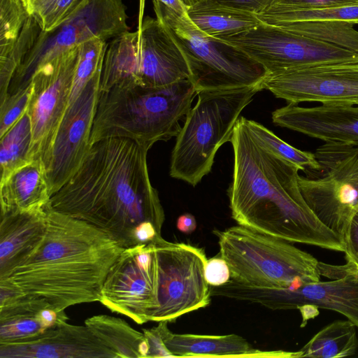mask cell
I'll list each match as a JSON object with an SVG mask.
<instances>
[{"mask_svg":"<svg viewBox=\"0 0 358 358\" xmlns=\"http://www.w3.org/2000/svg\"><path fill=\"white\" fill-rule=\"evenodd\" d=\"M150 148L125 138L96 141L49 206L108 232L124 248L136 245L135 232L143 222L161 233L165 214L149 176Z\"/></svg>","mask_w":358,"mask_h":358,"instance_id":"1","label":"cell"},{"mask_svg":"<svg viewBox=\"0 0 358 358\" xmlns=\"http://www.w3.org/2000/svg\"><path fill=\"white\" fill-rule=\"evenodd\" d=\"M240 117L229 141L234 152L228 189L232 218L263 234L345 252L342 239L316 217L301 194L299 169L265 148Z\"/></svg>","mask_w":358,"mask_h":358,"instance_id":"2","label":"cell"},{"mask_svg":"<svg viewBox=\"0 0 358 358\" xmlns=\"http://www.w3.org/2000/svg\"><path fill=\"white\" fill-rule=\"evenodd\" d=\"M37 250L0 282L45 299L58 310L100 301L107 275L124 250L110 234L48 204Z\"/></svg>","mask_w":358,"mask_h":358,"instance_id":"3","label":"cell"},{"mask_svg":"<svg viewBox=\"0 0 358 358\" xmlns=\"http://www.w3.org/2000/svg\"><path fill=\"white\" fill-rule=\"evenodd\" d=\"M197 92L189 80L158 87H114L99 92L91 145L125 138L152 146L177 136Z\"/></svg>","mask_w":358,"mask_h":358,"instance_id":"4","label":"cell"},{"mask_svg":"<svg viewBox=\"0 0 358 358\" xmlns=\"http://www.w3.org/2000/svg\"><path fill=\"white\" fill-rule=\"evenodd\" d=\"M355 25L294 22L258 26L220 39L244 51L268 74L329 64L358 62Z\"/></svg>","mask_w":358,"mask_h":358,"instance_id":"5","label":"cell"},{"mask_svg":"<svg viewBox=\"0 0 358 358\" xmlns=\"http://www.w3.org/2000/svg\"><path fill=\"white\" fill-rule=\"evenodd\" d=\"M258 86L203 90L187 114L171 152L169 175L196 186L208 174L218 149L229 141Z\"/></svg>","mask_w":358,"mask_h":358,"instance_id":"6","label":"cell"},{"mask_svg":"<svg viewBox=\"0 0 358 358\" xmlns=\"http://www.w3.org/2000/svg\"><path fill=\"white\" fill-rule=\"evenodd\" d=\"M220 255L240 283L289 287L320 280L319 261L290 242L238 224L215 230Z\"/></svg>","mask_w":358,"mask_h":358,"instance_id":"7","label":"cell"},{"mask_svg":"<svg viewBox=\"0 0 358 358\" xmlns=\"http://www.w3.org/2000/svg\"><path fill=\"white\" fill-rule=\"evenodd\" d=\"M156 18L178 45L189 66V80L197 93L203 90L254 87L268 73L240 48L206 35L189 20L152 0ZM261 88V87H260Z\"/></svg>","mask_w":358,"mask_h":358,"instance_id":"8","label":"cell"},{"mask_svg":"<svg viewBox=\"0 0 358 358\" xmlns=\"http://www.w3.org/2000/svg\"><path fill=\"white\" fill-rule=\"evenodd\" d=\"M314 154L317 176H299V187L316 217L343 242L358 211V143H325Z\"/></svg>","mask_w":358,"mask_h":358,"instance_id":"9","label":"cell"},{"mask_svg":"<svg viewBox=\"0 0 358 358\" xmlns=\"http://www.w3.org/2000/svg\"><path fill=\"white\" fill-rule=\"evenodd\" d=\"M127 19L122 0H85L55 30H41L12 78L8 94L28 87L36 70L62 52L94 38L106 41L129 31Z\"/></svg>","mask_w":358,"mask_h":358,"instance_id":"10","label":"cell"},{"mask_svg":"<svg viewBox=\"0 0 358 358\" xmlns=\"http://www.w3.org/2000/svg\"><path fill=\"white\" fill-rule=\"evenodd\" d=\"M158 263V308L153 322L173 321L210 302L203 249L162 237L154 241Z\"/></svg>","mask_w":358,"mask_h":358,"instance_id":"11","label":"cell"},{"mask_svg":"<svg viewBox=\"0 0 358 358\" xmlns=\"http://www.w3.org/2000/svg\"><path fill=\"white\" fill-rule=\"evenodd\" d=\"M158 263L154 241L120 253L104 282L99 302L138 324L152 320L158 308Z\"/></svg>","mask_w":358,"mask_h":358,"instance_id":"12","label":"cell"},{"mask_svg":"<svg viewBox=\"0 0 358 358\" xmlns=\"http://www.w3.org/2000/svg\"><path fill=\"white\" fill-rule=\"evenodd\" d=\"M210 291L213 296L257 303L271 310L299 309L304 305L331 310L358 328V278L352 275L289 287H255L231 279Z\"/></svg>","mask_w":358,"mask_h":358,"instance_id":"13","label":"cell"},{"mask_svg":"<svg viewBox=\"0 0 358 358\" xmlns=\"http://www.w3.org/2000/svg\"><path fill=\"white\" fill-rule=\"evenodd\" d=\"M79 46L41 65L31 78L32 94L27 111L33 133L32 159L45 157L69 105Z\"/></svg>","mask_w":358,"mask_h":358,"instance_id":"14","label":"cell"},{"mask_svg":"<svg viewBox=\"0 0 358 358\" xmlns=\"http://www.w3.org/2000/svg\"><path fill=\"white\" fill-rule=\"evenodd\" d=\"M260 87L287 103L358 105V62L323 64L268 74Z\"/></svg>","mask_w":358,"mask_h":358,"instance_id":"15","label":"cell"},{"mask_svg":"<svg viewBox=\"0 0 358 358\" xmlns=\"http://www.w3.org/2000/svg\"><path fill=\"white\" fill-rule=\"evenodd\" d=\"M101 73L95 76L77 99L69 105L50 148L42 159L50 196L73 176L90 148Z\"/></svg>","mask_w":358,"mask_h":358,"instance_id":"16","label":"cell"},{"mask_svg":"<svg viewBox=\"0 0 358 358\" xmlns=\"http://www.w3.org/2000/svg\"><path fill=\"white\" fill-rule=\"evenodd\" d=\"M141 6L137 85L158 87L189 79L190 71L181 50L157 18H142Z\"/></svg>","mask_w":358,"mask_h":358,"instance_id":"17","label":"cell"},{"mask_svg":"<svg viewBox=\"0 0 358 358\" xmlns=\"http://www.w3.org/2000/svg\"><path fill=\"white\" fill-rule=\"evenodd\" d=\"M116 358L84 326L63 323L29 339L0 343V358Z\"/></svg>","mask_w":358,"mask_h":358,"instance_id":"18","label":"cell"},{"mask_svg":"<svg viewBox=\"0 0 358 358\" xmlns=\"http://www.w3.org/2000/svg\"><path fill=\"white\" fill-rule=\"evenodd\" d=\"M272 121L325 143H358V105L306 108L287 103L272 113Z\"/></svg>","mask_w":358,"mask_h":358,"instance_id":"19","label":"cell"},{"mask_svg":"<svg viewBox=\"0 0 358 358\" xmlns=\"http://www.w3.org/2000/svg\"><path fill=\"white\" fill-rule=\"evenodd\" d=\"M46 229L45 208L0 214V279L6 278L37 250Z\"/></svg>","mask_w":358,"mask_h":358,"instance_id":"20","label":"cell"},{"mask_svg":"<svg viewBox=\"0 0 358 358\" xmlns=\"http://www.w3.org/2000/svg\"><path fill=\"white\" fill-rule=\"evenodd\" d=\"M163 322L164 343L174 357H250L296 358L299 351H263L254 348L245 338L236 334L222 336L173 334Z\"/></svg>","mask_w":358,"mask_h":358,"instance_id":"21","label":"cell"},{"mask_svg":"<svg viewBox=\"0 0 358 358\" xmlns=\"http://www.w3.org/2000/svg\"><path fill=\"white\" fill-rule=\"evenodd\" d=\"M45 299L0 282V343L38 336L52 328Z\"/></svg>","mask_w":358,"mask_h":358,"instance_id":"22","label":"cell"},{"mask_svg":"<svg viewBox=\"0 0 358 358\" xmlns=\"http://www.w3.org/2000/svg\"><path fill=\"white\" fill-rule=\"evenodd\" d=\"M44 164L33 159L0 182V214L44 208L50 199Z\"/></svg>","mask_w":358,"mask_h":358,"instance_id":"23","label":"cell"},{"mask_svg":"<svg viewBox=\"0 0 358 358\" xmlns=\"http://www.w3.org/2000/svg\"><path fill=\"white\" fill-rule=\"evenodd\" d=\"M186 14L199 30L217 38L245 32L262 23L255 14L222 5L216 0H200L187 8Z\"/></svg>","mask_w":358,"mask_h":358,"instance_id":"24","label":"cell"},{"mask_svg":"<svg viewBox=\"0 0 358 358\" xmlns=\"http://www.w3.org/2000/svg\"><path fill=\"white\" fill-rule=\"evenodd\" d=\"M107 45L100 77L99 92L114 87L137 85L139 32L127 31Z\"/></svg>","mask_w":358,"mask_h":358,"instance_id":"25","label":"cell"},{"mask_svg":"<svg viewBox=\"0 0 358 358\" xmlns=\"http://www.w3.org/2000/svg\"><path fill=\"white\" fill-rule=\"evenodd\" d=\"M85 325L116 358H148V345L143 332L134 329L125 320L96 315L87 318Z\"/></svg>","mask_w":358,"mask_h":358,"instance_id":"26","label":"cell"},{"mask_svg":"<svg viewBox=\"0 0 358 358\" xmlns=\"http://www.w3.org/2000/svg\"><path fill=\"white\" fill-rule=\"evenodd\" d=\"M356 327L348 319L327 324L299 350L301 357L341 358L354 355L358 348Z\"/></svg>","mask_w":358,"mask_h":358,"instance_id":"27","label":"cell"},{"mask_svg":"<svg viewBox=\"0 0 358 358\" xmlns=\"http://www.w3.org/2000/svg\"><path fill=\"white\" fill-rule=\"evenodd\" d=\"M1 181L31 160L33 141L31 122L27 109L0 137Z\"/></svg>","mask_w":358,"mask_h":358,"instance_id":"28","label":"cell"},{"mask_svg":"<svg viewBox=\"0 0 358 358\" xmlns=\"http://www.w3.org/2000/svg\"><path fill=\"white\" fill-rule=\"evenodd\" d=\"M256 15L262 22L268 24L294 22H329L355 25L358 24V3L312 10H264Z\"/></svg>","mask_w":358,"mask_h":358,"instance_id":"29","label":"cell"},{"mask_svg":"<svg viewBox=\"0 0 358 358\" xmlns=\"http://www.w3.org/2000/svg\"><path fill=\"white\" fill-rule=\"evenodd\" d=\"M41 31L38 21L30 15L16 42L5 55L0 57V102L7 96L12 78L34 45Z\"/></svg>","mask_w":358,"mask_h":358,"instance_id":"30","label":"cell"},{"mask_svg":"<svg viewBox=\"0 0 358 358\" xmlns=\"http://www.w3.org/2000/svg\"><path fill=\"white\" fill-rule=\"evenodd\" d=\"M252 135L268 151L294 164L300 171L318 170L320 166L314 153L297 149L277 136L262 124L245 118Z\"/></svg>","mask_w":358,"mask_h":358,"instance_id":"31","label":"cell"},{"mask_svg":"<svg viewBox=\"0 0 358 358\" xmlns=\"http://www.w3.org/2000/svg\"><path fill=\"white\" fill-rule=\"evenodd\" d=\"M107 45L106 41L94 38L79 46L69 104L77 99L87 84L101 72Z\"/></svg>","mask_w":358,"mask_h":358,"instance_id":"32","label":"cell"},{"mask_svg":"<svg viewBox=\"0 0 358 358\" xmlns=\"http://www.w3.org/2000/svg\"><path fill=\"white\" fill-rule=\"evenodd\" d=\"M29 16L22 0H0V57L16 42Z\"/></svg>","mask_w":358,"mask_h":358,"instance_id":"33","label":"cell"},{"mask_svg":"<svg viewBox=\"0 0 358 358\" xmlns=\"http://www.w3.org/2000/svg\"><path fill=\"white\" fill-rule=\"evenodd\" d=\"M32 94V85L14 94H8L0 102V137L3 136L24 114Z\"/></svg>","mask_w":358,"mask_h":358,"instance_id":"34","label":"cell"},{"mask_svg":"<svg viewBox=\"0 0 358 358\" xmlns=\"http://www.w3.org/2000/svg\"><path fill=\"white\" fill-rule=\"evenodd\" d=\"M85 0H55L38 18L41 29L50 32L62 24L80 6Z\"/></svg>","mask_w":358,"mask_h":358,"instance_id":"35","label":"cell"},{"mask_svg":"<svg viewBox=\"0 0 358 358\" xmlns=\"http://www.w3.org/2000/svg\"><path fill=\"white\" fill-rule=\"evenodd\" d=\"M358 3V0H274L264 10H312Z\"/></svg>","mask_w":358,"mask_h":358,"instance_id":"36","label":"cell"},{"mask_svg":"<svg viewBox=\"0 0 358 358\" xmlns=\"http://www.w3.org/2000/svg\"><path fill=\"white\" fill-rule=\"evenodd\" d=\"M204 276L210 286L219 287L231 280V271L224 259L221 256L214 257L206 260Z\"/></svg>","mask_w":358,"mask_h":358,"instance_id":"37","label":"cell"},{"mask_svg":"<svg viewBox=\"0 0 358 358\" xmlns=\"http://www.w3.org/2000/svg\"><path fill=\"white\" fill-rule=\"evenodd\" d=\"M155 327L143 329L148 345V357H174L166 346L163 338V322Z\"/></svg>","mask_w":358,"mask_h":358,"instance_id":"38","label":"cell"},{"mask_svg":"<svg viewBox=\"0 0 358 358\" xmlns=\"http://www.w3.org/2000/svg\"><path fill=\"white\" fill-rule=\"evenodd\" d=\"M343 243L346 262L358 266V211L350 222Z\"/></svg>","mask_w":358,"mask_h":358,"instance_id":"39","label":"cell"},{"mask_svg":"<svg viewBox=\"0 0 358 358\" xmlns=\"http://www.w3.org/2000/svg\"><path fill=\"white\" fill-rule=\"evenodd\" d=\"M231 8L259 14L267 8L274 0H216Z\"/></svg>","mask_w":358,"mask_h":358,"instance_id":"40","label":"cell"},{"mask_svg":"<svg viewBox=\"0 0 358 358\" xmlns=\"http://www.w3.org/2000/svg\"><path fill=\"white\" fill-rule=\"evenodd\" d=\"M29 15L38 18L55 0H22Z\"/></svg>","mask_w":358,"mask_h":358,"instance_id":"41","label":"cell"},{"mask_svg":"<svg viewBox=\"0 0 358 358\" xmlns=\"http://www.w3.org/2000/svg\"><path fill=\"white\" fill-rule=\"evenodd\" d=\"M176 227L184 234H192L196 229V221L194 216L190 213L180 215L176 222Z\"/></svg>","mask_w":358,"mask_h":358,"instance_id":"42","label":"cell"},{"mask_svg":"<svg viewBox=\"0 0 358 358\" xmlns=\"http://www.w3.org/2000/svg\"><path fill=\"white\" fill-rule=\"evenodd\" d=\"M180 15L186 14L187 8L180 0H157Z\"/></svg>","mask_w":358,"mask_h":358,"instance_id":"43","label":"cell"},{"mask_svg":"<svg viewBox=\"0 0 358 358\" xmlns=\"http://www.w3.org/2000/svg\"><path fill=\"white\" fill-rule=\"evenodd\" d=\"M301 315L303 317V322L301 323V327H303L307 320H309L310 317H314L317 315H318V308L310 305H304L299 308Z\"/></svg>","mask_w":358,"mask_h":358,"instance_id":"44","label":"cell"},{"mask_svg":"<svg viewBox=\"0 0 358 358\" xmlns=\"http://www.w3.org/2000/svg\"><path fill=\"white\" fill-rule=\"evenodd\" d=\"M342 277L352 275L358 278V266L352 262H347L345 264L342 265Z\"/></svg>","mask_w":358,"mask_h":358,"instance_id":"45","label":"cell"},{"mask_svg":"<svg viewBox=\"0 0 358 358\" xmlns=\"http://www.w3.org/2000/svg\"><path fill=\"white\" fill-rule=\"evenodd\" d=\"M182 1V3L186 6V8H189L192 6H193L194 4H195L196 3H197L198 1H199L200 0H180Z\"/></svg>","mask_w":358,"mask_h":358,"instance_id":"46","label":"cell"}]
</instances>
